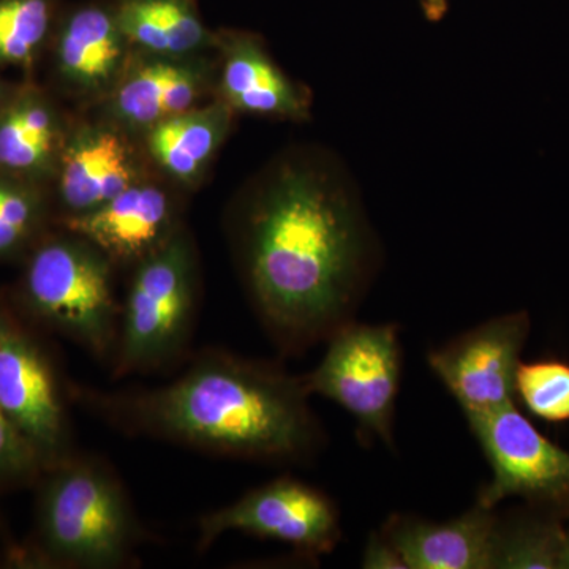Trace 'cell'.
Listing matches in <instances>:
<instances>
[{"label": "cell", "instance_id": "cell-13", "mask_svg": "<svg viewBox=\"0 0 569 569\" xmlns=\"http://www.w3.org/2000/svg\"><path fill=\"white\" fill-rule=\"evenodd\" d=\"M130 137L111 122L67 133L56 170L59 220L91 212L144 181L140 153Z\"/></svg>", "mask_w": 569, "mask_h": 569}, {"label": "cell", "instance_id": "cell-26", "mask_svg": "<svg viewBox=\"0 0 569 569\" xmlns=\"http://www.w3.org/2000/svg\"><path fill=\"white\" fill-rule=\"evenodd\" d=\"M421 2L427 20H443L445 14H447L448 11V0H421Z\"/></svg>", "mask_w": 569, "mask_h": 569}, {"label": "cell", "instance_id": "cell-6", "mask_svg": "<svg viewBox=\"0 0 569 569\" xmlns=\"http://www.w3.org/2000/svg\"><path fill=\"white\" fill-rule=\"evenodd\" d=\"M320 365L306 373L310 396L332 400L358 426L362 445H395L396 402L402 377V347L396 323H350L326 340Z\"/></svg>", "mask_w": 569, "mask_h": 569}, {"label": "cell", "instance_id": "cell-27", "mask_svg": "<svg viewBox=\"0 0 569 569\" xmlns=\"http://www.w3.org/2000/svg\"><path fill=\"white\" fill-rule=\"evenodd\" d=\"M10 97L11 93L9 92V89H7V86L0 81V111H2V108L6 107L7 102H9Z\"/></svg>", "mask_w": 569, "mask_h": 569}, {"label": "cell", "instance_id": "cell-10", "mask_svg": "<svg viewBox=\"0 0 569 569\" xmlns=\"http://www.w3.org/2000/svg\"><path fill=\"white\" fill-rule=\"evenodd\" d=\"M530 329L529 313H505L429 351L430 369L467 421L516 403V373Z\"/></svg>", "mask_w": 569, "mask_h": 569}, {"label": "cell", "instance_id": "cell-24", "mask_svg": "<svg viewBox=\"0 0 569 569\" xmlns=\"http://www.w3.org/2000/svg\"><path fill=\"white\" fill-rule=\"evenodd\" d=\"M43 471L36 449L0 408V489L36 485Z\"/></svg>", "mask_w": 569, "mask_h": 569}, {"label": "cell", "instance_id": "cell-2", "mask_svg": "<svg viewBox=\"0 0 569 569\" xmlns=\"http://www.w3.org/2000/svg\"><path fill=\"white\" fill-rule=\"evenodd\" d=\"M77 399L123 433L223 458L302 463L325 441L305 376L224 350L194 356L160 387L77 389Z\"/></svg>", "mask_w": 569, "mask_h": 569}, {"label": "cell", "instance_id": "cell-21", "mask_svg": "<svg viewBox=\"0 0 569 569\" xmlns=\"http://www.w3.org/2000/svg\"><path fill=\"white\" fill-rule=\"evenodd\" d=\"M0 174V261L28 254L47 236L50 209L31 183Z\"/></svg>", "mask_w": 569, "mask_h": 569}, {"label": "cell", "instance_id": "cell-8", "mask_svg": "<svg viewBox=\"0 0 569 569\" xmlns=\"http://www.w3.org/2000/svg\"><path fill=\"white\" fill-rule=\"evenodd\" d=\"M467 422L492 468L477 503L496 509L507 498L519 497L531 508L569 519L567 449L542 436L516 403Z\"/></svg>", "mask_w": 569, "mask_h": 569}, {"label": "cell", "instance_id": "cell-22", "mask_svg": "<svg viewBox=\"0 0 569 569\" xmlns=\"http://www.w3.org/2000/svg\"><path fill=\"white\" fill-rule=\"evenodd\" d=\"M54 17L56 0H0V66H29Z\"/></svg>", "mask_w": 569, "mask_h": 569}, {"label": "cell", "instance_id": "cell-25", "mask_svg": "<svg viewBox=\"0 0 569 569\" xmlns=\"http://www.w3.org/2000/svg\"><path fill=\"white\" fill-rule=\"evenodd\" d=\"M361 563L367 569H407L402 557L380 531L367 539Z\"/></svg>", "mask_w": 569, "mask_h": 569}, {"label": "cell", "instance_id": "cell-11", "mask_svg": "<svg viewBox=\"0 0 569 569\" xmlns=\"http://www.w3.org/2000/svg\"><path fill=\"white\" fill-rule=\"evenodd\" d=\"M213 67L203 54L174 58L133 50L104 99L108 122L141 137L157 123L200 107L217 78Z\"/></svg>", "mask_w": 569, "mask_h": 569}, {"label": "cell", "instance_id": "cell-1", "mask_svg": "<svg viewBox=\"0 0 569 569\" xmlns=\"http://www.w3.org/2000/svg\"><path fill=\"white\" fill-rule=\"evenodd\" d=\"M231 238L254 316L287 355L353 321L377 271L376 238L355 194L302 156L277 163L254 187Z\"/></svg>", "mask_w": 569, "mask_h": 569}, {"label": "cell", "instance_id": "cell-23", "mask_svg": "<svg viewBox=\"0 0 569 569\" xmlns=\"http://www.w3.org/2000/svg\"><path fill=\"white\" fill-rule=\"evenodd\" d=\"M516 399L548 422L569 421V365L561 361L520 362Z\"/></svg>", "mask_w": 569, "mask_h": 569}, {"label": "cell", "instance_id": "cell-7", "mask_svg": "<svg viewBox=\"0 0 569 569\" xmlns=\"http://www.w3.org/2000/svg\"><path fill=\"white\" fill-rule=\"evenodd\" d=\"M33 329L0 298V408L48 470L73 455V437L58 373Z\"/></svg>", "mask_w": 569, "mask_h": 569}, {"label": "cell", "instance_id": "cell-4", "mask_svg": "<svg viewBox=\"0 0 569 569\" xmlns=\"http://www.w3.org/2000/svg\"><path fill=\"white\" fill-rule=\"evenodd\" d=\"M114 268L81 236L67 230L47 234L26 254L13 306L33 328L61 336L111 365L122 312Z\"/></svg>", "mask_w": 569, "mask_h": 569}, {"label": "cell", "instance_id": "cell-15", "mask_svg": "<svg viewBox=\"0 0 569 569\" xmlns=\"http://www.w3.org/2000/svg\"><path fill=\"white\" fill-rule=\"evenodd\" d=\"M132 51L112 6L88 3L70 11L59 28L56 71L62 84L82 99L104 100L118 84Z\"/></svg>", "mask_w": 569, "mask_h": 569}, {"label": "cell", "instance_id": "cell-12", "mask_svg": "<svg viewBox=\"0 0 569 569\" xmlns=\"http://www.w3.org/2000/svg\"><path fill=\"white\" fill-rule=\"evenodd\" d=\"M176 194L160 183L144 181L81 216L59 220L62 230L81 236L118 266H138L162 249L181 230Z\"/></svg>", "mask_w": 569, "mask_h": 569}, {"label": "cell", "instance_id": "cell-9", "mask_svg": "<svg viewBox=\"0 0 569 569\" xmlns=\"http://www.w3.org/2000/svg\"><path fill=\"white\" fill-rule=\"evenodd\" d=\"M198 552H206L228 531L293 546L302 556L332 552L342 538L339 509L323 490L283 477L249 490L241 498L201 516Z\"/></svg>", "mask_w": 569, "mask_h": 569}, {"label": "cell", "instance_id": "cell-14", "mask_svg": "<svg viewBox=\"0 0 569 569\" xmlns=\"http://www.w3.org/2000/svg\"><path fill=\"white\" fill-rule=\"evenodd\" d=\"M216 50L220 52L217 97L234 112L287 121L310 118L309 91L272 61L260 37L249 32H219Z\"/></svg>", "mask_w": 569, "mask_h": 569}, {"label": "cell", "instance_id": "cell-20", "mask_svg": "<svg viewBox=\"0 0 569 569\" xmlns=\"http://www.w3.org/2000/svg\"><path fill=\"white\" fill-rule=\"evenodd\" d=\"M529 511L498 516L492 568L561 569L569 527L563 518L529 507Z\"/></svg>", "mask_w": 569, "mask_h": 569}, {"label": "cell", "instance_id": "cell-18", "mask_svg": "<svg viewBox=\"0 0 569 569\" xmlns=\"http://www.w3.org/2000/svg\"><path fill=\"white\" fill-rule=\"evenodd\" d=\"M67 133L47 97L11 96L0 111V170L14 178L56 173Z\"/></svg>", "mask_w": 569, "mask_h": 569}, {"label": "cell", "instance_id": "cell-17", "mask_svg": "<svg viewBox=\"0 0 569 569\" xmlns=\"http://www.w3.org/2000/svg\"><path fill=\"white\" fill-rule=\"evenodd\" d=\"M234 114L233 108L217 97L142 133L146 152L176 186L194 189L227 140Z\"/></svg>", "mask_w": 569, "mask_h": 569}, {"label": "cell", "instance_id": "cell-3", "mask_svg": "<svg viewBox=\"0 0 569 569\" xmlns=\"http://www.w3.org/2000/svg\"><path fill=\"white\" fill-rule=\"evenodd\" d=\"M36 516L29 545L13 563L59 569H122L138 561L144 542L121 479L107 462L73 455L36 482Z\"/></svg>", "mask_w": 569, "mask_h": 569}, {"label": "cell", "instance_id": "cell-5", "mask_svg": "<svg viewBox=\"0 0 569 569\" xmlns=\"http://www.w3.org/2000/svg\"><path fill=\"white\" fill-rule=\"evenodd\" d=\"M197 301V254L181 228L162 249L134 266L112 377L156 372L181 359L192 339Z\"/></svg>", "mask_w": 569, "mask_h": 569}, {"label": "cell", "instance_id": "cell-19", "mask_svg": "<svg viewBox=\"0 0 569 569\" xmlns=\"http://www.w3.org/2000/svg\"><path fill=\"white\" fill-rule=\"evenodd\" d=\"M119 28L133 50L159 56L204 54L217 44L197 0H114Z\"/></svg>", "mask_w": 569, "mask_h": 569}, {"label": "cell", "instance_id": "cell-16", "mask_svg": "<svg viewBox=\"0 0 569 569\" xmlns=\"http://www.w3.org/2000/svg\"><path fill=\"white\" fill-rule=\"evenodd\" d=\"M497 522L496 509L475 503L447 522L392 515L380 533L407 569H492Z\"/></svg>", "mask_w": 569, "mask_h": 569}]
</instances>
